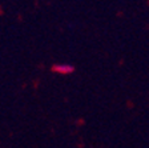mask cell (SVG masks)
I'll return each mask as SVG.
<instances>
[{"label":"cell","instance_id":"6da1fadb","mask_svg":"<svg viewBox=\"0 0 149 148\" xmlns=\"http://www.w3.org/2000/svg\"><path fill=\"white\" fill-rule=\"evenodd\" d=\"M52 71L56 72V74H60V75H68V74H72V72L74 71V67L71 64H67V63H63V64L53 65Z\"/></svg>","mask_w":149,"mask_h":148}]
</instances>
